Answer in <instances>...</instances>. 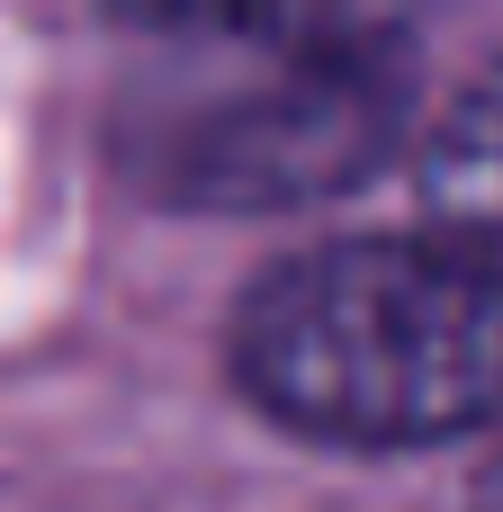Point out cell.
Returning <instances> with one entry per match:
<instances>
[{"label":"cell","instance_id":"cell-1","mask_svg":"<svg viewBox=\"0 0 503 512\" xmlns=\"http://www.w3.org/2000/svg\"><path fill=\"white\" fill-rule=\"evenodd\" d=\"M225 369L252 414L333 450L503 432V243L450 225L306 243L243 288Z\"/></svg>","mask_w":503,"mask_h":512},{"label":"cell","instance_id":"cell-2","mask_svg":"<svg viewBox=\"0 0 503 512\" xmlns=\"http://www.w3.org/2000/svg\"><path fill=\"white\" fill-rule=\"evenodd\" d=\"M414 117V36L387 18H162L117 81V180L189 216H270L360 189Z\"/></svg>","mask_w":503,"mask_h":512},{"label":"cell","instance_id":"cell-3","mask_svg":"<svg viewBox=\"0 0 503 512\" xmlns=\"http://www.w3.org/2000/svg\"><path fill=\"white\" fill-rule=\"evenodd\" d=\"M423 207L450 225V234H477L503 243V63H486L423 135Z\"/></svg>","mask_w":503,"mask_h":512},{"label":"cell","instance_id":"cell-4","mask_svg":"<svg viewBox=\"0 0 503 512\" xmlns=\"http://www.w3.org/2000/svg\"><path fill=\"white\" fill-rule=\"evenodd\" d=\"M477 512H503V459L486 468V477H477Z\"/></svg>","mask_w":503,"mask_h":512}]
</instances>
